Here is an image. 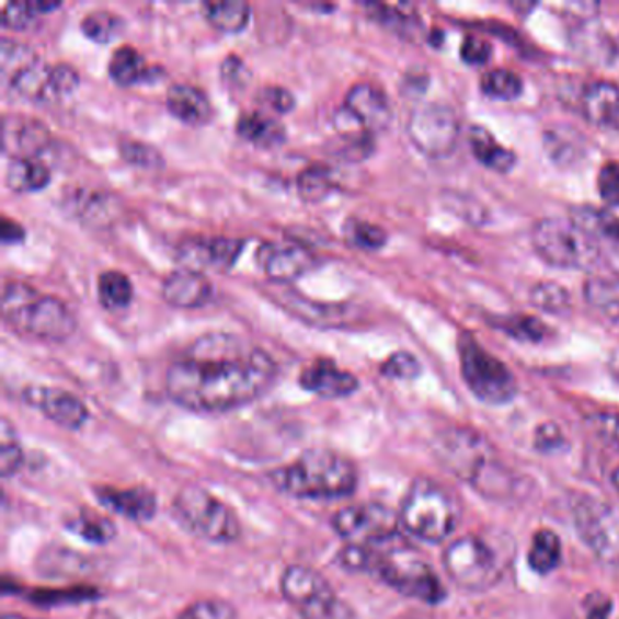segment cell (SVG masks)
I'll return each instance as SVG.
<instances>
[{
	"instance_id": "1",
	"label": "cell",
	"mask_w": 619,
	"mask_h": 619,
	"mask_svg": "<svg viewBox=\"0 0 619 619\" xmlns=\"http://www.w3.org/2000/svg\"><path fill=\"white\" fill-rule=\"evenodd\" d=\"M275 378V362L265 351L234 336L211 334L198 340L186 358L171 364L165 389L187 411L218 414L254 402Z\"/></svg>"
},
{
	"instance_id": "2",
	"label": "cell",
	"mask_w": 619,
	"mask_h": 619,
	"mask_svg": "<svg viewBox=\"0 0 619 619\" xmlns=\"http://www.w3.org/2000/svg\"><path fill=\"white\" fill-rule=\"evenodd\" d=\"M270 478L287 496L314 502L349 497L358 485L355 463L333 449L306 450L297 460L271 472Z\"/></svg>"
},
{
	"instance_id": "3",
	"label": "cell",
	"mask_w": 619,
	"mask_h": 619,
	"mask_svg": "<svg viewBox=\"0 0 619 619\" xmlns=\"http://www.w3.org/2000/svg\"><path fill=\"white\" fill-rule=\"evenodd\" d=\"M438 456L442 463L456 478L491 497H502L511 491V472L505 471L494 452L493 445L477 431H447L438 439Z\"/></svg>"
},
{
	"instance_id": "4",
	"label": "cell",
	"mask_w": 619,
	"mask_h": 619,
	"mask_svg": "<svg viewBox=\"0 0 619 619\" xmlns=\"http://www.w3.org/2000/svg\"><path fill=\"white\" fill-rule=\"evenodd\" d=\"M0 64L4 84L27 101H59L79 85V73L68 64H44L32 49L8 38L2 41Z\"/></svg>"
},
{
	"instance_id": "5",
	"label": "cell",
	"mask_w": 619,
	"mask_h": 619,
	"mask_svg": "<svg viewBox=\"0 0 619 619\" xmlns=\"http://www.w3.org/2000/svg\"><path fill=\"white\" fill-rule=\"evenodd\" d=\"M2 318L11 328L49 342H62L73 334L77 322L59 298L38 295L24 282H5L2 287Z\"/></svg>"
},
{
	"instance_id": "6",
	"label": "cell",
	"mask_w": 619,
	"mask_h": 619,
	"mask_svg": "<svg viewBox=\"0 0 619 619\" xmlns=\"http://www.w3.org/2000/svg\"><path fill=\"white\" fill-rule=\"evenodd\" d=\"M400 527L416 540L439 543L455 532L460 521L456 497L433 480H416L400 507Z\"/></svg>"
},
{
	"instance_id": "7",
	"label": "cell",
	"mask_w": 619,
	"mask_h": 619,
	"mask_svg": "<svg viewBox=\"0 0 619 619\" xmlns=\"http://www.w3.org/2000/svg\"><path fill=\"white\" fill-rule=\"evenodd\" d=\"M394 541L376 547L371 574H376L381 582L408 598L429 605L444 601V585L433 566L413 547L394 546Z\"/></svg>"
},
{
	"instance_id": "8",
	"label": "cell",
	"mask_w": 619,
	"mask_h": 619,
	"mask_svg": "<svg viewBox=\"0 0 619 619\" xmlns=\"http://www.w3.org/2000/svg\"><path fill=\"white\" fill-rule=\"evenodd\" d=\"M530 239L540 259L560 270H587L599 259L598 242L572 218H543Z\"/></svg>"
},
{
	"instance_id": "9",
	"label": "cell",
	"mask_w": 619,
	"mask_h": 619,
	"mask_svg": "<svg viewBox=\"0 0 619 619\" xmlns=\"http://www.w3.org/2000/svg\"><path fill=\"white\" fill-rule=\"evenodd\" d=\"M173 508L181 524L202 540L233 543L242 532L233 508L204 488H182L173 500Z\"/></svg>"
},
{
	"instance_id": "10",
	"label": "cell",
	"mask_w": 619,
	"mask_h": 619,
	"mask_svg": "<svg viewBox=\"0 0 619 619\" xmlns=\"http://www.w3.org/2000/svg\"><path fill=\"white\" fill-rule=\"evenodd\" d=\"M461 376L469 391L489 405H502L516 397V378L502 360L491 355L471 334H461L458 342Z\"/></svg>"
},
{
	"instance_id": "11",
	"label": "cell",
	"mask_w": 619,
	"mask_h": 619,
	"mask_svg": "<svg viewBox=\"0 0 619 619\" xmlns=\"http://www.w3.org/2000/svg\"><path fill=\"white\" fill-rule=\"evenodd\" d=\"M572 519L594 557L607 565H619L618 505L591 494H577L572 500Z\"/></svg>"
},
{
	"instance_id": "12",
	"label": "cell",
	"mask_w": 619,
	"mask_h": 619,
	"mask_svg": "<svg viewBox=\"0 0 619 619\" xmlns=\"http://www.w3.org/2000/svg\"><path fill=\"white\" fill-rule=\"evenodd\" d=\"M447 576L466 591H489L494 587L502 569L493 549L478 536H461L444 552Z\"/></svg>"
},
{
	"instance_id": "13",
	"label": "cell",
	"mask_w": 619,
	"mask_h": 619,
	"mask_svg": "<svg viewBox=\"0 0 619 619\" xmlns=\"http://www.w3.org/2000/svg\"><path fill=\"white\" fill-rule=\"evenodd\" d=\"M331 524L347 546L380 547L397 540L400 516L383 503H358L336 511Z\"/></svg>"
},
{
	"instance_id": "14",
	"label": "cell",
	"mask_w": 619,
	"mask_h": 619,
	"mask_svg": "<svg viewBox=\"0 0 619 619\" xmlns=\"http://www.w3.org/2000/svg\"><path fill=\"white\" fill-rule=\"evenodd\" d=\"M282 596L306 619H333L340 601L328 577L308 565L287 566L280 577Z\"/></svg>"
},
{
	"instance_id": "15",
	"label": "cell",
	"mask_w": 619,
	"mask_h": 619,
	"mask_svg": "<svg viewBox=\"0 0 619 619\" xmlns=\"http://www.w3.org/2000/svg\"><path fill=\"white\" fill-rule=\"evenodd\" d=\"M408 135L422 153L439 159L455 151L460 121L452 107L442 102H431L411 113Z\"/></svg>"
},
{
	"instance_id": "16",
	"label": "cell",
	"mask_w": 619,
	"mask_h": 619,
	"mask_svg": "<svg viewBox=\"0 0 619 619\" xmlns=\"http://www.w3.org/2000/svg\"><path fill=\"white\" fill-rule=\"evenodd\" d=\"M245 242L240 239H190L181 244L176 259L184 270L202 273V270L226 271L233 267L244 251Z\"/></svg>"
},
{
	"instance_id": "17",
	"label": "cell",
	"mask_w": 619,
	"mask_h": 619,
	"mask_svg": "<svg viewBox=\"0 0 619 619\" xmlns=\"http://www.w3.org/2000/svg\"><path fill=\"white\" fill-rule=\"evenodd\" d=\"M24 402L64 429L79 431L90 419V411L80 398L57 387H27Z\"/></svg>"
},
{
	"instance_id": "18",
	"label": "cell",
	"mask_w": 619,
	"mask_h": 619,
	"mask_svg": "<svg viewBox=\"0 0 619 619\" xmlns=\"http://www.w3.org/2000/svg\"><path fill=\"white\" fill-rule=\"evenodd\" d=\"M265 275L276 284H289L306 275L317 265V256L303 245L264 244L256 253Z\"/></svg>"
},
{
	"instance_id": "19",
	"label": "cell",
	"mask_w": 619,
	"mask_h": 619,
	"mask_svg": "<svg viewBox=\"0 0 619 619\" xmlns=\"http://www.w3.org/2000/svg\"><path fill=\"white\" fill-rule=\"evenodd\" d=\"M275 302L291 312L293 317L300 318L302 322L311 323L317 328H344L355 318L353 309L347 308L345 303L317 302L293 291L276 293Z\"/></svg>"
},
{
	"instance_id": "20",
	"label": "cell",
	"mask_w": 619,
	"mask_h": 619,
	"mask_svg": "<svg viewBox=\"0 0 619 619\" xmlns=\"http://www.w3.org/2000/svg\"><path fill=\"white\" fill-rule=\"evenodd\" d=\"M344 107L369 133L383 131L391 124L392 110L389 99L380 88L369 82L353 85L345 96Z\"/></svg>"
},
{
	"instance_id": "21",
	"label": "cell",
	"mask_w": 619,
	"mask_h": 619,
	"mask_svg": "<svg viewBox=\"0 0 619 619\" xmlns=\"http://www.w3.org/2000/svg\"><path fill=\"white\" fill-rule=\"evenodd\" d=\"M300 386L312 394L328 400L351 397L360 387L353 372L340 369L333 360L312 362L300 375Z\"/></svg>"
},
{
	"instance_id": "22",
	"label": "cell",
	"mask_w": 619,
	"mask_h": 619,
	"mask_svg": "<svg viewBox=\"0 0 619 619\" xmlns=\"http://www.w3.org/2000/svg\"><path fill=\"white\" fill-rule=\"evenodd\" d=\"M96 497L104 507L133 521H148L157 514V496L148 488H104L95 489Z\"/></svg>"
},
{
	"instance_id": "23",
	"label": "cell",
	"mask_w": 619,
	"mask_h": 619,
	"mask_svg": "<svg viewBox=\"0 0 619 619\" xmlns=\"http://www.w3.org/2000/svg\"><path fill=\"white\" fill-rule=\"evenodd\" d=\"M160 293L173 308L195 309L211 300L213 286L202 273L181 270L165 276Z\"/></svg>"
},
{
	"instance_id": "24",
	"label": "cell",
	"mask_w": 619,
	"mask_h": 619,
	"mask_svg": "<svg viewBox=\"0 0 619 619\" xmlns=\"http://www.w3.org/2000/svg\"><path fill=\"white\" fill-rule=\"evenodd\" d=\"M583 117L594 126L619 129V85L609 80H596L585 85L580 99Z\"/></svg>"
},
{
	"instance_id": "25",
	"label": "cell",
	"mask_w": 619,
	"mask_h": 619,
	"mask_svg": "<svg viewBox=\"0 0 619 619\" xmlns=\"http://www.w3.org/2000/svg\"><path fill=\"white\" fill-rule=\"evenodd\" d=\"M165 106L173 117L190 126H202L213 117L211 102L196 85H171L165 96Z\"/></svg>"
},
{
	"instance_id": "26",
	"label": "cell",
	"mask_w": 619,
	"mask_h": 619,
	"mask_svg": "<svg viewBox=\"0 0 619 619\" xmlns=\"http://www.w3.org/2000/svg\"><path fill=\"white\" fill-rule=\"evenodd\" d=\"M237 133L256 148H278L286 140V127L280 121L256 112L240 115Z\"/></svg>"
},
{
	"instance_id": "27",
	"label": "cell",
	"mask_w": 619,
	"mask_h": 619,
	"mask_svg": "<svg viewBox=\"0 0 619 619\" xmlns=\"http://www.w3.org/2000/svg\"><path fill=\"white\" fill-rule=\"evenodd\" d=\"M13 126L4 124V138L13 137L11 142L4 144V151L13 146L16 157H30L35 159V154L48 148L49 133L43 124L37 121H19V118H5Z\"/></svg>"
},
{
	"instance_id": "28",
	"label": "cell",
	"mask_w": 619,
	"mask_h": 619,
	"mask_svg": "<svg viewBox=\"0 0 619 619\" xmlns=\"http://www.w3.org/2000/svg\"><path fill=\"white\" fill-rule=\"evenodd\" d=\"M469 140H471L472 153L483 165H488L489 170L508 173L516 164V157H514L513 151L497 142L493 133L485 127H471Z\"/></svg>"
},
{
	"instance_id": "29",
	"label": "cell",
	"mask_w": 619,
	"mask_h": 619,
	"mask_svg": "<svg viewBox=\"0 0 619 619\" xmlns=\"http://www.w3.org/2000/svg\"><path fill=\"white\" fill-rule=\"evenodd\" d=\"M51 182L49 170L44 162L30 157H13L5 170V186L16 193H33L48 186Z\"/></svg>"
},
{
	"instance_id": "30",
	"label": "cell",
	"mask_w": 619,
	"mask_h": 619,
	"mask_svg": "<svg viewBox=\"0 0 619 619\" xmlns=\"http://www.w3.org/2000/svg\"><path fill=\"white\" fill-rule=\"evenodd\" d=\"M206 19L215 30L223 33L244 32L251 21V8L242 0H226V2H206L204 4Z\"/></svg>"
},
{
	"instance_id": "31",
	"label": "cell",
	"mask_w": 619,
	"mask_h": 619,
	"mask_svg": "<svg viewBox=\"0 0 619 619\" xmlns=\"http://www.w3.org/2000/svg\"><path fill=\"white\" fill-rule=\"evenodd\" d=\"M107 69H110V77H112L113 82L123 85V88L144 82L151 71L144 62L142 55L138 54L137 49L131 48V46L118 48L112 55Z\"/></svg>"
},
{
	"instance_id": "32",
	"label": "cell",
	"mask_w": 619,
	"mask_h": 619,
	"mask_svg": "<svg viewBox=\"0 0 619 619\" xmlns=\"http://www.w3.org/2000/svg\"><path fill=\"white\" fill-rule=\"evenodd\" d=\"M561 563V541L557 532L541 529L532 536L529 551V566L536 574H551Z\"/></svg>"
},
{
	"instance_id": "33",
	"label": "cell",
	"mask_w": 619,
	"mask_h": 619,
	"mask_svg": "<svg viewBox=\"0 0 619 619\" xmlns=\"http://www.w3.org/2000/svg\"><path fill=\"white\" fill-rule=\"evenodd\" d=\"M99 300L110 311L124 309L131 303L133 284L121 271H104L96 282Z\"/></svg>"
},
{
	"instance_id": "34",
	"label": "cell",
	"mask_w": 619,
	"mask_h": 619,
	"mask_svg": "<svg viewBox=\"0 0 619 619\" xmlns=\"http://www.w3.org/2000/svg\"><path fill=\"white\" fill-rule=\"evenodd\" d=\"M68 527L82 540L95 543V546L107 543L117 535V529H115L112 519L104 518L93 511H80L79 514H74L73 518L69 519Z\"/></svg>"
},
{
	"instance_id": "35",
	"label": "cell",
	"mask_w": 619,
	"mask_h": 619,
	"mask_svg": "<svg viewBox=\"0 0 619 619\" xmlns=\"http://www.w3.org/2000/svg\"><path fill=\"white\" fill-rule=\"evenodd\" d=\"M585 298L604 317L619 322V278H593L585 284Z\"/></svg>"
},
{
	"instance_id": "36",
	"label": "cell",
	"mask_w": 619,
	"mask_h": 619,
	"mask_svg": "<svg viewBox=\"0 0 619 619\" xmlns=\"http://www.w3.org/2000/svg\"><path fill=\"white\" fill-rule=\"evenodd\" d=\"M297 187L300 198L309 204L325 200L334 190L333 171L325 165H309L298 175Z\"/></svg>"
},
{
	"instance_id": "37",
	"label": "cell",
	"mask_w": 619,
	"mask_h": 619,
	"mask_svg": "<svg viewBox=\"0 0 619 619\" xmlns=\"http://www.w3.org/2000/svg\"><path fill=\"white\" fill-rule=\"evenodd\" d=\"M572 220L593 237L596 242L598 240H612L619 244V220L609 213L593 209V207H582L572 213Z\"/></svg>"
},
{
	"instance_id": "38",
	"label": "cell",
	"mask_w": 619,
	"mask_h": 619,
	"mask_svg": "<svg viewBox=\"0 0 619 619\" xmlns=\"http://www.w3.org/2000/svg\"><path fill=\"white\" fill-rule=\"evenodd\" d=\"M85 37L96 44H110L123 35L124 21L112 11H91L80 24Z\"/></svg>"
},
{
	"instance_id": "39",
	"label": "cell",
	"mask_w": 619,
	"mask_h": 619,
	"mask_svg": "<svg viewBox=\"0 0 619 619\" xmlns=\"http://www.w3.org/2000/svg\"><path fill=\"white\" fill-rule=\"evenodd\" d=\"M482 90L485 95L496 101H514L524 91V80L511 69H491L483 74Z\"/></svg>"
},
{
	"instance_id": "40",
	"label": "cell",
	"mask_w": 619,
	"mask_h": 619,
	"mask_svg": "<svg viewBox=\"0 0 619 619\" xmlns=\"http://www.w3.org/2000/svg\"><path fill=\"white\" fill-rule=\"evenodd\" d=\"M59 5L57 2H10L2 11V26L24 32L37 16L57 10Z\"/></svg>"
},
{
	"instance_id": "41",
	"label": "cell",
	"mask_w": 619,
	"mask_h": 619,
	"mask_svg": "<svg viewBox=\"0 0 619 619\" xmlns=\"http://www.w3.org/2000/svg\"><path fill=\"white\" fill-rule=\"evenodd\" d=\"M24 463V452L16 442L15 433L8 420H2V433H0V472L2 477L10 478L16 474Z\"/></svg>"
},
{
	"instance_id": "42",
	"label": "cell",
	"mask_w": 619,
	"mask_h": 619,
	"mask_svg": "<svg viewBox=\"0 0 619 619\" xmlns=\"http://www.w3.org/2000/svg\"><path fill=\"white\" fill-rule=\"evenodd\" d=\"M347 240L351 244L366 251H378L387 242V233L376 223L364 222V220H351L347 223Z\"/></svg>"
},
{
	"instance_id": "43",
	"label": "cell",
	"mask_w": 619,
	"mask_h": 619,
	"mask_svg": "<svg viewBox=\"0 0 619 619\" xmlns=\"http://www.w3.org/2000/svg\"><path fill=\"white\" fill-rule=\"evenodd\" d=\"M366 8L369 10V15L375 16L376 21L397 32H405L416 21V13L408 11L413 10L411 5L367 4Z\"/></svg>"
},
{
	"instance_id": "44",
	"label": "cell",
	"mask_w": 619,
	"mask_h": 619,
	"mask_svg": "<svg viewBox=\"0 0 619 619\" xmlns=\"http://www.w3.org/2000/svg\"><path fill=\"white\" fill-rule=\"evenodd\" d=\"M121 154L127 164L140 168V170H159L164 164L162 154L149 146V144L137 142V140H127L121 144Z\"/></svg>"
},
{
	"instance_id": "45",
	"label": "cell",
	"mask_w": 619,
	"mask_h": 619,
	"mask_svg": "<svg viewBox=\"0 0 619 619\" xmlns=\"http://www.w3.org/2000/svg\"><path fill=\"white\" fill-rule=\"evenodd\" d=\"M422 372L419 358L411 355L408 351H398L394 355L389 356L383 366H381V375L392 380H414Z\"/></svg>"
},
{
	"instance_id": "46",
	"label": "cell",
	"mask_w": 619,
	"mask_h": 619,
	"mask_svg": "<svg viewBox=\"0 0 619 619\" xmlns=\"http://www.w3.org/2000/svg\"><path fill=\"white\" fill-rule=\"evenodd\" d=\"M181 619H239V612L223 599H200L190 605Z\"/></svg>"
},
{
	"instance_id": "47",
	"label": "cell",
	"mask_w": 619,
	"mask_h": 619,
	"mask_svg": "<svg viewBox=\"0 0 619 619\" xmlns=\"http://www.w3.org/2000/svg\"><path fill=\"white\" fill-rule=\"evenodd\" d=\"M530 297H532L536 308L549 312L565 311L569 308V302H571L569 300V293L563 287L558 286V284H551V282L538 284L530 293Z\"/></svg>"
},
{
	"instance_id": "48",
	"label": "cell",
	"mask_w": 619,
	"mask_h": 619,
	"mask_svg": "<svg viewBox=\"0 0 619 619\" xmlns=\"http://www.w3.org/2000/svg\"><path fill=\"white\" fill-rule=\"evenodd\" d=\"M598 191L607 206H619V162H607L599 170Z\"/></svg>"
},
{
	"instance_id": "49",
	"label": "cell",
	"mask_w": 619,
	"mask_h": 619,
	"mask_svg": "<svg viewBox=\"0 0 619 619\" xmlns=\"http://www.w3.org/2000/svg\"><path fill=\"white\" fill-rule=\"evenodd\" d=\"M505 331L513 334L516 339L529 340V342H538L543 339L547 333V328L538 318L530 317H516L511 318L505 325Z\"/></svg>"
},
{
	"instance_id": "50",
	"label": "cell",
	"mask_w": 619,
	"mask_h": 619,
	"mask_svg": "<svg viewBox=\"0 0 619 619\" xmlns=\"http://www.w3.org/2000/svg\"><path fill=\"white\" fill-rule=\"evenodd\" d=\"M565 444L563 433H561L558 425H540L538 431H536L535 445L536 449L540 450V452H557V450H560Z\"/></svg>"
},
{
	"instance_id": "51",
	"label": "cell",
	"mask_w": 619,
	"mask_h": 619,
	"mask_svg": "<svg viewBox=\"0 0 619 619\" xmlns=\"http://www.w3.org/2000/svg\"><path fill=\"white\" fill-rule=\"evenodd\" d=\"M489 57H491V46L482 38L469 35L461 44V59L466 60L467 64L482 66V64L488 62Z\"/></svg>"
},
{
	"instance_id": "52",
	"label": "cell",
	"mask_w": 619,
	"mask_h": 619,
	"mask_svg": "<svg viewBox=\"0 0 619 619\" xmlns=\"http://www.w3.org/2000/svg\"><path fill=\"white\" fill-rule=\"evenodd\" d=\"M262 99L276 113H289L295 107V96L291 95V91H287L286 88H280V85H270L262 93Z\"/></svg>"
},
{
	"instance_id": "53",
	"label": "cell",
	"mask_w": 619,
	"mask_h": 619,
	"mask_svg": "<svg viewBox=\"0 0 619 619\" xmlns=\"http://www.w3.org/2000/svg\"><path fill=\"white\" fill-rule=\"evenodd\" d=\"M594 431L619 449V414H596L591 419Z\"/></svg>"
},
{
	"instance_id": "54",
	"label": "cell",
	"mask_w": 619,
	"mask_h": 619,
	"mask_svg": "<svg viewBox=\"0 0 619 619\" xmlns=\"http://www.w3.org/2000/svg\"><path fill=\"white\" fill-rule=\"evenodd\" d=\"M222 79L228 85H233V88H239V85H244L249 80V71L245 68V64L239 59V57H228L222 64Z\"/></svg>"
},
{
	"instance_id": "55",
	"label": "cell",
	"mask_w": 619,
	"mask_h": 619,
	"mask_svg": "<svg viewBox=\"0 0 619 619\" xmlns=\"http://www.w3.org/2000/svg\"><path fill=\"white\" fill-rule=\"evenodd\" d=\"M24 237H26V231L21 223L10 220V218L2 220V242L4 244H15V242L24 240Z\"/></svg>"
},
{
	"instance_id": "56",
	"label": "cell",
	"mask_w": 619,
	"mask_h": 619,
	"mask_svg": "<svg viewBox=\"0 0 619 619\" xmlns=\"http://www.w3.org/2000/svg\"><path fill=\"white\" fill-rule=\"evenodd\" d=\"M610 604L609 601H601L598 607H593V609L588 610L587 619H607L609 616Z\"/></svg>"
},
{
	"instance_id": "57",
	"label": "cell",
	"mask_w": 619,
	"mask_h": 619,
	"mask_svg": "<svg viewBox=\"0 0 619 619\" xmlns=\"http://www.w3.org/2000/svg\"><path fill=\"white\" fill-rule=\"evenodd\" d=\"M612 485H615L616 491L619 493V467L612 472Z\"/></svg>"
},
{
	"instance_id": "58",
	"label": "cell",
	"mask_w": 619,
	"mask_h": 619,
	"mask_svg": "<svg viewBox=\"0 0 619 619\" xmlns=\"http://www.w3.org/2000/svg\"><path fill=\"white\" fill-rule=\"evenodd\" d=\"M2 619H26V618H22L21 615H4L2 616Z\"/></svg>"
},
{
	"instance_id": "59",
	"label": "cell",
	"mask_w": 619,
	"mask_h": 619,
	"mask_svg": "<svg viewBox=\"0 0 619 619\" xmlns=\"http://www.w3.org/2000/svg\"><path fill=\"white\" fill-rule=\"evenodd\" d=\"M618 376H619V371H618Z\"/></svg>"
}]
</instances>
